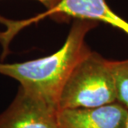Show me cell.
Wrapping results in <instances>:
<instances>
[{
	"instance_id": "5",
	"label": "cell",
	"mask_w": 128,
	"mask_h": 128,
	"mask_svg": "<svg viewBox=\"0 0 128 128\" xmlns=\"http://www.w3.org/2000/svg\"><path fill=\"white\" fill-rule=\"evenodd\" d=\"M128 109L119 102L93 108L58 111L59 128H123Z\"/></svg>"
},
{
	"instance_id": "8",
	"label": "cell",
	"mask_w": 128,
	"mask_h": 128,
	"mask_svg": "<svg viewBox=\"0 0 128 128\" xmlns=\"http://www.w3.org/2000/svg\"><path fill=\"white\" fill-rule=\"evenodd\" d=\"M123 128H128V114H127V116L126 118V121H125V124H124Z\"/></svg>"
},
{
	"instance_id": "4",
	"label": "cell",
	"mask_w": 128,
	"mask_h": 128,
	"mask_svg": "<svg viewBox=\"0 0 128 128\" xmlns=\"http://www.w3.org/2000/svg\"><path fill=\"white\" fill-rule=\"evenodd\" d=\"M58 111L20 86L11 105L0 114V128H59Z\"/></svg>"
},
{
	"instance_id": "1",
	"label": "cell",
	"mask_w": 128,
	"mask_h": 128,
	"mask_svg": "<svg viewBox=\"0 0 128 128\" xmlns=\"http://www.w3.org/2000/svg\"><path fill=\"white\" fill-rule=\"evenodd\" d=\"M97 25L95 21L75 19L59 50L24 62H0V74L17 80L21 88L58 108L66 82L78 64L92 52L85 42L86 33Z\"/></svg>"
},
{
	"instance_id": "2",
	"label": "cell",
	"mask_w": 128,
	"mask_h": 128,
	"mask_svg": "<svg viewBox=\"0 0 128 128\" xmlns=\"http://www.w3.org/2000/svg\"><path fill=\"white\" fill-rule=\"evenodd\" d=\"M116 102L111 61L91 52L78 64L61 92L58 109L93 108Z\"/></svg>"
},
{
	"instance_id": "6",
	"label": "cell",
	"mask_w": 128,
	"mask_h": 128,
	"mask_svg": "<svg viewBox=\"0 0 128 128\" xmlns=\"http://www.w3.org/2000/svg\"><path fill=\"white\" fill-rule=\"evenodd\" d=\"M116 102L128 109V59L111 61Z\"/></svg>"
},
{
	"instance_id": "7",
	"label": "cell",
	"mask_w": 128,
	"mask_h": 128,
	"mask_svg": "<svg viewBox=\"0 0 128 128\" xmlns=\"http://www.w3.org/2000/svg\"><path fill=\"white\" fill-rule=\"evenodd\" d=\"M38 1L44 5L48 10H50L57 6L61 0H38Z\"/></svg>"
},
{
	"instance_id": "3",
	"label": "cell",
	"mask_w": 128,
	"mask_h": 128,
	"mask_svg": "<svg viewBox=\"0 0 128 128\" xmlns=\"http://www.w3.org/2000/svg\"><path fill=\"white\" fill-rule=\"evenodd\" d=\"M47 17L58 22H68L71 18L102 22L128 34V22L112 11L106 0H61L53 8L28 19L11 20L0 15V24L5 26L4 31L0 32L2 55L7 56L9 43L22 29Z\"/></svg>"
}]
</instances>
